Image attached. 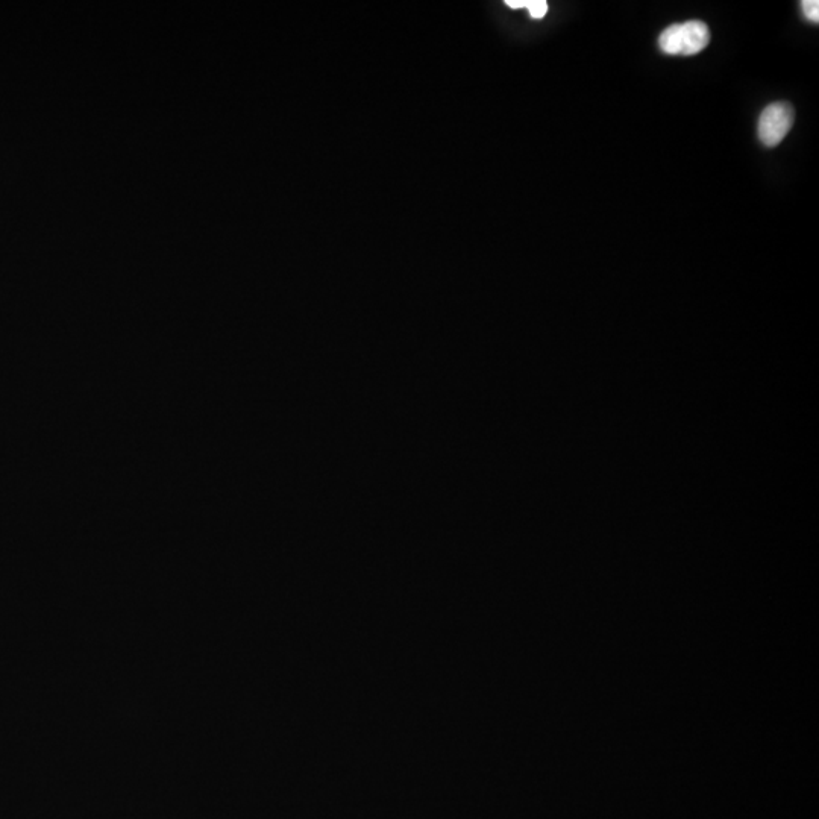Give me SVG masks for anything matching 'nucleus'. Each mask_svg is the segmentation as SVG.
<instances>
[{"mask_svg": "<svg viewBox=\"0 0 819 819\" xmlns=\"http://www.w3.org/2000/svg\"><path fill=\"white\" fill-rule=\"evenodd\" d=\"M794 116V108L786 102L768 105L760 114V142L768 148L780 145L794 125Z\"/></svg>", "mask_w": 819, "mask_h": 819, "instance_id": "obj_1", "label": "nucleus"}, {"mask_svg": "<svg viewBox=\"0 0 819 819\" xmlns=\"http://www.w3.org/2000/svg\"><path fill=\"white\" fill-rule=\"evenodd\" d=\"M678 41H680V55H695L704 51L710 41L709 26L700 20L678 25Z\"/></svg>", "mask_w": 819, "mask_h": 819, "instance_id": "obj_2", "label": "nucleus"}, {"mask_svg": "<svg viewBox=\"0 0 819 819\" xmlns=\"http://www.w3.org/2000/svg\"><path fill=\"white\" fill-rule=\"evenodd\" d=\"M527 8L533 19H543L548 13V2L545 0H527Z\"/></svg>", "mask_w": 819, "mask_h": 819, "instance_id": "obj_3", "label": "nucleus"}, {"mask_svg": "<svg viewBox=\"0 0 819 819\" xmlns=\"http://www.w3.org/2000/svg\"><path fill=\"white\" fill-rule=\"evenodd\" d=\"M804 16L813 23H819V2L818 0H803L801 2Z\"/></svg>", "mask_w": 819, "mask_h": 819, "instance_id": "obj_4", "label": "nucleus"}, {"mask_svg": "<svg viewBox=\"0 0 819 819\" xmlns=\"http://www.w3.org/2000/svg\"><path fill=\"white\" fill-rule=\"evenodd\" d=\"M506 5L513 10H519V8L527 7V0H507Z\"/></svg>", "mask_w": 819, "mask_h": 819, "instance_id": "obj_5", "label": "nucleus"}]
</instances>
